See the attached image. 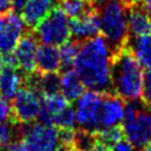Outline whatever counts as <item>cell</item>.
Returning a JSON list of instances; mask_svg holds the SVG:
<instances>
[{"instance_id": "cell-17", "label": "cell", "mask_w": 151, "mask_h": 151, "mask_svg": "<svg viewBox=\"0 0 151 151\" xmlns=\"http://www.w3.org/2000/svg\"><path fill=\"white\" fill-rule=\"evenodd\" d=\"M36 68L39 72H56L60 69L59 51L55 46L40 45L36 55Z\"/></svg>"}, {"instance_id": "cell-26", "label": "cell", "mask_w": 151, "mask_h": 151, "mask_svg": "<svg viewBox=\"0 0 151 151\" xmlns=\"http://www.w3.org/2000/svg\"><path fill=\"white\" fill-rule=\"evenodd\" d=\"M141 101L147 106L151 107V69L143 73V81H142Z\"/></svg>"}, {"instance_id": "cell-13", "label": "cell", "mask_w": 151, "mask_h": 151, "mask_svg": "<svg viewBox=\"0 0 151 151\" xmlns=\"http://www.w3.org/2000/svg\"><path fill=\"white\" fill-rule=\"evenodd\" d=\"M58 0H27L21 9V19L29 30H35L39 22L55 7Z\"/></svg>"}, {"instance_id": "cell-9", "label": "cell", "mask_w": 151, "mask_h": 151, "mask_svg": "<svg viewBox=\"0 0 151 151\" xmlns=\"http://www.w3.org/2000/svg\"><path fill=\"white\" fill-rule=\"evenodd\" d=\"M24 21L14 10L0 14V53L14 50L24 35Z\"/></svg>"}, {"instance_id": "cell-16", "label": "cell", "mask_w": 151, "mask_h": 151, "mask_svg": "<svg viewBox=\"0 0 151 151\" xmlns=\"http://www.w3.org/2000/svg\"><path fill=\"white\" fill-rule=\"evenodd\" d=\"M69 104V101L63 94L58 93L42 94L41 96V111L39 113V122L43 124L53 126V117L65 109Z\"/></svg>"}, {"instance_id": "cell-10", "label": "cell", "mask_w": 151, "mask_h": 151, "mask_svg": "<svg viewBox=\"0 0 151 151\" xmlns=\"http://www.w3.org/2000/svg\"><path fill=\"white\" fill-rule=\"evenodd\" d=\"M38 49V39L33 30H28L22 35L14 48V57L18 62V69L24 76L32 73L36 68V55Z\"/></svg>"}, {"instance_id": "cell-24", "label": "cell", "mask_w": 151, "mask_h": 151, "mask_svg": "<svg viewBox=\"0 0 151 151\" xmlns=\"http://www.w3.org/2000/svg\"><path fill=\"white\" fill-rule=\"evenodd\" d=\"M16 120H8L0 123V148H6L20 137V126Z\"/></svg>"}, {"instance_id": "cell-22", "label": "cell", "mask_w": 151, "mask_h": 151, "mask_svg": "<svg viewBox=\"0 0 151 151\" xmlns=\"http://www.w3.org/2000/svg\"><path fill=\"white\" fill-rule=\"evenodd\" d=\"M97 133V139L98 141L104 143V146L109 147L110 149L113 146H116L118 142L122 141L124 139V131H123L122 126H113L110 128H104L96 132Z\"/></svg>"}, {"instance_id": "cell-37", "label": "cell", "mask_w": 151, "mask_h": 151, "mask_svg": "<svg viewBox=\"0 0 151 151\" xmlns=\"http://www.w3.org/2000/svg\"><path fill=\"white\" fill-rule=\"evenodd\" d=\"M142 151H151V141L149 142V143H147L146 146L143 147Z\"/></svg>"}, {"instance_id": "cell-41", "label": "cell", "mask_w": 151, "mask_h": 151, "mask_svg": "<svg viewBox=\"0 0 151 151\" xmlns=\"http://www.w3.org/2000/svg\"><path fill=\"white\" fill-rule=\"evenodd\" d=\"M85 1H90V2H92V1H94V0H85Z\"/></svg>"}, {"instance_id": "cell-30", "label": "cell", "mask_w": 151, "mask_h": 151, "mask_svg": "<svg viewBox=\"0 0 151 151\" xmlns=\"http://www.w3.org/2000/svg\"><path fill=\"white\" fill-rule=\"evenodd\" d=\"M111 151H133V146L128 140L123 139L122 141L118 142L116 146H113L111 148Z\"/></svg>"}, {"instance_id": "cell-39", "label": "cell", "mask_w": 151, "mask_h": 151, "mask_svg": "<svg viewBox=\"0 0 151 151\" xmlns=\"http://www.w3.org/2000/svg\"><path fill=\"white\" fill-rule=\"evenodd\" d=\"M0 151H6L5 148H0Z\"/></svg>"}, {"instance_id": "cell-14", "label": "cell", "mask_w": 151, "mask_h": 151, "mask_svg": "<svg viewBox=\"0 0 151 151\" xmlns=\"http://www.w3.org/2000/svg\"><path fill=\"white\" fill-rule=\"evenodd\" d=\"M129 37H143L151 33V16L140 4L128 7Z\"/></svg>"}, {"instance_id": "cell-35", "label": "cell", "mask_w": 151, "mask_h": 151, "mask_svg": "<svg viewBox=\"0 0 151 151\" xmlns=\"http://www.w3.org/2000/svg\"><path fill=\"white\" fill-rule=\"evenodd\" d=\"M123 2L127 5V7H130V6L136 5V4H140L141 0H123Z\"/></svg>"}, {"instance_id": "cell-31", "label": "cell", "mask_w": 151, "mask_h": 151, "mask_svg": "<svg viewBox=\"0 0 151 151\" xmlns=\"http://www.w3.org/2000/svg\"><path fill=\"white\" fill-rule=\"evenodd\" d=\"M26 1H27V0H10L11 6H12V8L14 9V11H16V12L21 11L22 7H24V4H26Z\"/></svg>"}, {"instance_id": "cell-18", "label": "cell", "mask_w": 151, "mask_h": 151, "mask_svg": "<svg viewBox=\"0 0 151 151\" xmlns=\"http://www.w3.org/2000/svg\"><path fill=\"white\" fill-rule=\"evenodd\" d=\"M85 85L82 83L80 77L76 70L63 71L61 76L60 91L69 102H73L85 92Z\"/></svg>"}, {"instance_id": "cell-33", "label": "cell", "mask_w": 151, "mask_h": 151, "mask_svg": "<svg viewBox=\"0 0 151 151\" xmlns=\"http://www.w3.org/2000/svg\"><path fill=\"white\" fill-rule=\"evenodd\" d=\"M90 151H111V149H110L109 147L104 146V143H101V142L98 141L96 143V146H94Z\"/></svg>"}, {"instance_id": "cell-34", "label": "cell", "mask_w": 151, "mask_h": 151, "mask_svg": "<svg viewBox=\"0 0 151 151\" xmlns=\"http://www.w3.org/2000/svg\"><path fill=\"white\" fill-rule=\"evenodd\" d=\"M141 5L145 7V9L148 11V14L151 16V0H141Z\"/></svg>"}, {"instance_id": "cell-38", "label": "cell", "mask_w": 151, "mask_h": 151, "mask_svg": "<svg viewBox=\"0 0 151 151\" xmlns=\"http://www.w3.org/2000/svg\"><path fill=\"white\" fill-rule=\"evenodd\" d=\"M2 68H4V61H2V56L0 55V71L2 70Z\"/></svg>"}, {"instance_id": "cell-7", "label": "cell", "mask_w": 151, "mask_h": 151, "mask_svg": "<svg viewBox=\"0 0 151 151\" xmlns=\"http://www.w3.org/2000/svg\"><path fill=\"white\" fill-rule=\"evenodd\" d=\"M20 137L30 151H55L59 146L57 128L50 124H20Z\"/></svg>"}, {"instance_id": "cell-19", "label": "cell", "mask_w": 151, "mask_h": 151, "mask_svg": "<svg viewBox=\"0 0 151 151\" xmlns=\"http://www.w3.org/2000/svg\"><path fill=\"white\" fill-rule=\"evenodd\" d=\"M128 45L140 65L147 69H151V33L134 38V41H128Z\"/></svg>"}, {"instance_id": "cell-27", "label": "cell", "mask_w": 151, "mask_h": 151, "mask_svg": "<svg viewBox=\"0 0 151 151\" xmlns=\"http://www.w3.org/2000/svg\"><path fill=\"white\" fill-rule=\"evenodd\" d=\"M58 140H59V145L66 146L71 148L72 147V142H73V138H75V129H58Z\"/></svg>"}, {"instance_id": "cell-23", "label": "cell", "mask_w": 151, "mask_h": 151, "mask_svg": "<svg viewBox=\"0 0 151 151\" xmlns=\"http://www.w3.org/2000/svg\"><path fill=\"white\" fill-rule=\"evenodd\" d=\"M97 142L98 139L96 132L88 131L85 129H78L75 130V138L71 148L79 151H90L96 146Z\"/></svg>"}, {"instance_id": "cell-29", "label": "cell", "mask_w": 151, "mask_h": 151, "mask_svg": "<svg viewBox=\"0 0 151 151\" xmlns=\"http://www.w3.org/2000/svg\"><path fill=\"white\" fill-rule=\"evenodd\" d=\"M6 151H30L27 145L24 142V140L18 139L14 140V142H11L9 146L6 147Z\"/></svg>"}, {"instance_id": "cell-12", "label": "cell", "mask_w": 151, "mask_h": 151, "mask_svg": "<svg viewBox=\"0 0 151 151\" xmlns=\"http://www.w3.org/2000/svg\"><path fill=\"white\" fill-rule=\"evenodd\" d=\"M126 101L114 93H104L100 114V129L118 126L124 116Z\"/></svg>"}, {"instance_id": "cell-25", "label": "cell", "mask_w": 151, "mask_h": 151, "mask_svg": "<svg viewBox=\"0 0 151 151\" xmlns=\"http://www.w3.org/2000/svg\"><path fill=\"white\" fill-rule=\"evenodd\" d=\"M76 123V110L69 104L53 117V126L58 129H75Z\"/></svg>"}, {"instance_id": "cell-2", "label": "cell", "mask_w": 151, "mask_h": 151, "mask_svg": "<svg viewBox=\"0 0 151 151\" xmlns=\"http://www.w3.org/2000/svg\"><path fill=\"white\" fill-rule=\"evenodd\" d=\"M142 81V66L127 43L111 58L112 93L127 102L136 101L141 97Z\"/></svg>"}, {"instance_id": "cell-4", "label": "cell", "mask_w": 151, "mask_h": 151, "mask_svg": "<svg viewBox=\"0 0 151 151\" xmlns=\"http://www.w3.org/2000/svg\"><path fill=\"white\" fill-rule=\"evenodd\" d=\"M124 137L136 148H143L151 141V107L142 101H129L122 119Z\"/></svg>"}, {"instance_id": "cell-1", "label": "cell", "mask_w": 151, "mask_h": 151, "mask_svg": "<svg viewBox=\"0 0 151 151\" xmlns=\"http://www.w3.org/2000/svg\"><path fill=\"white\" fill-rule=\"evenodd\" d=\"M111 58L112 52L108 42L99 35L80 43L75 68L86 88L112 93Z\"/></svg>"}, {"instance_id": "cell-6", "label": "cell", "mask_w": 151, "mask_h": 151, "mask_svg": "<svg viewBox=\"0 0 151 151\" xmlns=\"http://www.w3.org/2000/svg\"><path fill=\"white\" fill-rule=\"evenodd\" d=\"M104 93L94 90L85 91L78 98L76 118L80 129L97 132L100 130V114Z\"/></svg>"}, {"instance_id": "cell-36", "label": "cell", "mask_w": 151, "mask_h": 151, "mask_svg": "<svg viewBox=\"0 0 151 151\" xmlns=\"http://www.w3.org/2000/svg\"><path fill=\"white\" fill-rule=\"evenodd\" d=\"M55 151H71V148L66 147V146H62V145H59L58 148H57Z\"/></svg>"}, {"instance_id": "cell-32", "label": "cell", "mask_w": 151, "mask_h": 151, "mask_svg": "<svg viewBox=\"0 0 151 151\" xmlns=\"http://www.w3.org/2000/svg\"><path fill=\"white\" fill-rule=\"evenodd\" d=\"M12 6H11V2L10 0H0V14H4V12H7L11 10Z\"/></svg>"}, {"instance_id": "cell-28", "label": "cell", "mask_w": 151, "mask_h": 151, "mask_svg": "<svg viewBox=\"0 0 151 151\" xmlns=\"http://www.w3.org/2000/svg\"><path fill=\"white\" fill-rule=\"evenodd\" d=\"M12 119H14V113H12V107L9 104V100L0 97V123L6 122L8 120H12Z\"/></svg>"}, {"instance_id": "cell-3", "label": "cell", "mask_w": 151, "mask_h": 151, "mask_svg": "<svg viewBox=\"0 0 151 151\" xmlns=\"http://www.w3.org/2000/svg\"><path fill=\"white\" fill-rule=\"evenodd\" d=\"M99 31L116 53L129 41L128 7L123 0H99L94 2Z\"/></svg>"}, {"instance_id": "cell-15", "label": "cell", "mask_w": 151, "mask_h": 151, "mask_svg": "<svg viewBox=\"0 0 151 151\" xmlns=\"http://www.w3.org/2000/svg\"><path fill=\"white\" fill-rule=\"evenodd\" d=\"M24 85V75L17 68L4 66L0 71V96L12 100Z\"/></svg>"}, {"instance_id": "cell-8", "label": "cell", "mask_w": 151, "mask_h": 151, "mask_svg": "<svg viewBox=\"0 0 151 151\" xmlns=\"http://www.w3.org/2000/svg\"><path fill=\"white\" fill-rule=\"evenodd\" d=\"M14 119L17 122L24 124L37 120L41 111V96L37 91L22 86L12 102Z\"/></svg>"}, {"instance_id": "cell-20", "label": "cell", "mask_w": 151, "mask_h": 151, "mask_svg": "<svg viewBox=\"0 0 151 151\" xmlns=\"http://www.w3.org/2000/svg\"><path fill=\"white\" fill-rule=\"evenodd\" d=\"M94 1L90 2L85 0H58L59 7L66 16L70 18H78L93 10Z\"/></svg>"}, {"instance_id": "cell-21", "label": "cell", "mask_w": 151, "mask_h": 151, "mask_svg": "<svg viewBox=\"0 0 151 151\" xmlns=\"http://www.w3.org/2000/svg\"><path fill=\"white\" fill-rule=\"evenodd\" d=\"M80 42L76 40H69L59 48V59H60V69L63 71L70 70L75 67L76 59L79 53Z\"/></svg>"}, {"instance_id": "cell-5", "label": "cell", "mask_w": 151, "mask_h": 151, "mask_svg": "<svg viewBox=\"0 0 151 151\" xmlns=\"http://www.w3.org/2000/svg\"><path fill=\"white\" fill-rule=\"evenodd\" d=\"M33 32L45 45L60 47L70 40L69 20L59 6H55L49 14L39 22Z\"/></svg>"}, {"instance_id": "cell-40", "label": "cell", "mask_w": 151, "mask_h": 151, "mask_svg": "<svg viewBox=\"0 0 151 151\" xmlns=\"http://www.w3.org/2000/svg\"><path fill=\"white\" fill-rule=\"evenodd\" d=\"M71 151H79V150H76V149H73V148H71Z\"/></svg>"}, {"instance_id": "cell-11", "label": "cell", "mask_w": 151, "mask_h": 151, "mask_svg": "<svg viewBox=\"0 0 151 151\" xmlns=\"http://www.w3.org/2000/svg\"><path fill=\"white\" fill-rule=\"evenodd\" d=\"M69 29H70L71 37L80 43L85 40L98 36L100 31L96 8L81 17L71 18L69 20Z\"/></svg>"}]
</instances>
